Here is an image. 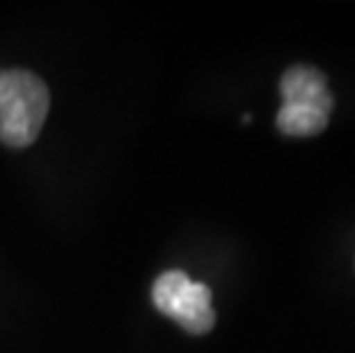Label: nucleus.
Segmentation results:
<instances>
[{"label":"nucleus","mask_w":355,"mask_h":353,"mask_svg":"<svg viewBox=\"0 0 355 353\" xmlns=\"http://www.w3.org/2000/svg\"><path fill=\"white\" fill-rule=\"evenodd\" d=\"M51 108L49 87L28 69H0V142L28 147L40 136Z\"/></svg>","instance_id":"1"},{"label":"nucleus","mask_w":355,"mask_h":353,"mask_svg":"<svg viewBox=\"0 0 355 353\" xmlns=\"http://www.w3.org/2000/svg\"><path fill=\"white\" fill-rule=\"evenodd\" d=\"M152 298L158 312L175 319L181 328L193 335L209 333L216 324L211 289L204 282H193L179 268H172L156 277Z\"/></svg>","instance_id":"2"},{"label":"nucleus","mask_w":355,"mask_h":353,"mask_svg":"<svg viewBox=\"0 0 355 353\" xmlns=\"http://www.w3.org/2000/svg\"><path fill=\"white\" fill-rule=\"evenodd\" d=\"M279 94L284 103H300V106H312L323 112L335 108V96L328 89L326 76L307 64H293L284 71L279 80Z\"/></svg>","instance_id":"3"},{"label":"nucleus","mask_w":355,"mask_h":353,"mask_svg":"<svg viewBox=\"0 0 355 353\" xmlns=\"http://www.w3.org/2000/svg\"><path fill=\"white\" fill-rule=\"evenodd\" d=\"M328 112L312 106H300V103H282L277 110L275 124L284 136L291 138H307L316 136L328 126Z\"/></svg>","instance_id":"4"}]
</instances>
